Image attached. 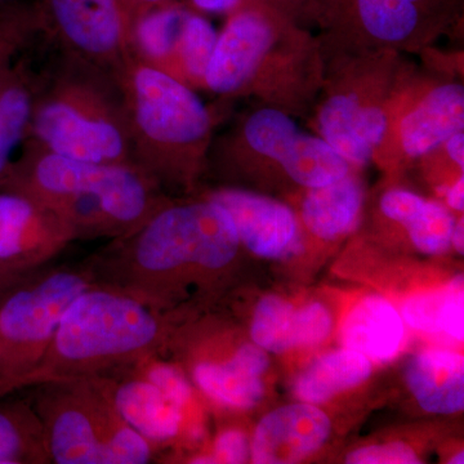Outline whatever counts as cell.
I'll use <instances>...</instances> for the list:
<instances>
[{
  "mask_svg": "<svg viewBox=\"0 0 464 464\" xmlns=\"http://www.w3.org/2000/svg\"><path fill=\"white\" fill-rule=\"evenodd\" d=\"M94 285L84 262L44 266L0 301V396L18 390L41 362L67 308Z\"/></svg>",
  "mask_w": 464,
  "mask_h": 464,
  "instance_id": "obj_10",
  "label": "cell"
},
{
  "mask_svg": "<svg viewBox=\"0 0 464 464\" xmlns=\"http://www.w3.org/2000/svg\"><path fill=\"white\" fill-rule=\"evenodd\" d=\"M347 463L353 464H415L420 463L413 449L402 442L373 445L348 454Z\"/></svg>",
  "mask_w": 464,
  "mask_h": 464,
  "instance_id": "obj_32",
  "label": "cell"
},
{
  "mask_svg": "<svg viewBox=\"0 0 464 464\" xmlns=\"http://www.w3.org/2000/svg\"><path fill=\"white\" fill-rule=\"evenodd\" d=\"M351 167L346 176L328 185L307 188L302 201V221L322 240H335L355 230L364 203V188Z\"/></svg>",
  "mask_w": 464,
  "mask_h": 464,
  "instance_id": "obj_19",
  "label": "cell"
},
{
  "mask_svg": "<svg viewBox=\"0 0 464 464\" xmlns=\"http://www.w3.org/2000/svg\"><path fill=\"white\" fill-rule=\"evenodd\" d=\"M26 137L60 157L134 166L130 121L118 82L74 58L51 85L36 91Z\"/></svg>",
  "mask_w": 464,
  "mask_h": 464,
  "instance_id": "obj_6",
  "label": "cell"
},
{
  "mask_svg": "<svg viewBox=\"0 0 464 464\" xmlns=\"http://www.w3.org/2000/svg\"><path fill=\"white\" fill-rule=\"evenodd\" d=\"M298 311L276 295L259 301L253 315V341L257 346L282 353L297 346Z\"/></svg>",
  "mask_w": 464,
  "mask_h": 464,
  "instance_id": "obj_28",
  "label": "cell"
},
{
  "mask_svg": "<svg viewBox=\"0 0 464 464\" xmlns=\"http://www.w3.org/2000/svg\"><path fill=\"white\" fill-rule=\"evenodd\" d=\"M442 149L447 152L448 157L464 169V133L458 132L449 137L447 141L442 143Z\"/></svg>",
  "mask_w": 464,
  "mask_h": 464,
  "instance_id": "obj_37",
  "label": "cell"
},
{
  "mask_svg": "<svg viewBox=\"0 0 464 464\" xmlns=\"http://www.w3.org/2000/svg\"><path fill=\"white\" fill-rule=\"evenodd\" d=\"M188 12L167 2L140 14L132 29L134 56L169 74Z\"/></svg>",
  "mask_w": 464,
  "mask_h": 464,
  "instance_id": "obj_24",
  "label": "cell"
},
{
  "mask_svg": "<svg viewBox=\"0 0 464 464\" xmlns=\"http://www.w3.org/2000/svg\"><path fill=\"white\" fill-rule=\"evenodd\" d=\"M133 164L159 188L191 185L209 161L213 118L188 84L132 58L118 79Z\"/></svg>",
  "mask_w": 464,
  "mask_h": 464,
  "instance_id": "obj_5",
  "label": "cell"
},
{
  "mask_svg": "<svg viewBox=\"0 0 464 464\" xmlns=\"http://www.w3.org/2000/svg\"><path fill=\"white\" fill-rule=\"evenodd\" d=\"M21 42L20 27L5 20L0 32V188L7 181L14 150L26 139L38 91L21 63H14Z\"/></svg>",
  "mask_w": 464,
  "mask_h": 464,
  "instance_id": "obj_18",
  "label": "cell"
},
{
  "mask_svg": "<svg viewBox=\"0 0 464 464\" xmlns=\"http://www.w3.org/2000/svg\"><path fill=\"white\" fill-rule=\"evenodd\" d=\"M207 198L224 208L240 244L259 257H284L299 246L297 217L285 204L231 188H218Z\"/></svg>",
  "mask_w": 464,
  "mask_h": 464,
  "instance_id": "obj_15",
  "label": "cell"
},
{
  "mask_svg": "<svg viewBox=\"0 0 464 464\" xmlns=\"http://www.w3.org/2000/svg\"><path fill=\"white\" fill-rule=\"evenodd\" d=\"M332 329V316L322 304H311L298 311L297 346L322 343Z\"/></svg>",
  "mask_w": 464,
  "mask_h": 464,
  "instance_id": "obj_31",
  "label": "cell"
},
{
  "mask_svg": "<svg viewBox=\"0 0 464 464\" xmlns=\"http://www.w3.org/2000/svg\"><path fill=\"white\" fill-rule=\"evenodd\" d=\"M0 396V464L52 463L32 402Z\"/></svg>",
  "mask_w": 464,
  "mask_h": 464,
  "instance_id": "obj_22",
  "label": "cell"
},
{
  "mask_svg": "<svg viewBox=\"0 0 464 464\" xmlns=\"http://www.w3.org/2000/svg\"><path fill=\"white\" fill-rule=\"evenodd\" d=\"M244 3H259V5H267L304 27L311 21L313 0H243L241 5Z\"/></svg>",
  "mask_w": 464,
  "mask_h": 464,
  "instance_id": "obj_34",
  "label": "cell"
},
{
  "mask_svg": "<svg viewBox=\"0 0 464 464\" xmlns=\"http://www.w3.org/2000/svg\"><path fill=\"white\" fill-rule=\"evenodd\" d=\"M25 148L0 190L20 192L53 210L76 240L125 237L169 201L132 164L74 160L32 141Z\"/></svg>",
  "mask_w": 464,
  "mask_h": 464,
  "instance_id": "obj_3",
  "label": "cell"
},
{
  "mask_svg": "<svg viewBox=\"0 0 464 464\" xmlns=\"http://www.w3.org/2000/svg\"><path fill=\"white\" fill-rule=\"evenodd\" d=\"M157 356H150L133 366L182 409L191 398L190 384L176 366L159 362Z\"/></svg>",
  "mask_w": 464,
  "mask_h": 464,
  "instance_id": "obj_30",
  "label": "cell"
},
{
  "mask_svg": "<svg viewBox=\"0 0 464 464\" xmlns=\"http://www.w3.org/2000/svg\"><path fill=\"white\" fill-rule=\"evenodd\" d=\"M462 130V82L426 78L409 69L391 100L386 130L373 160L389 166L418 160Z\"/></svg>",
  "mask_w": 464,
  "mask_h": 464,
  "instance_id": "obj_12",
  "label": "cell"
},
{
  "mask_svg": "<svg viewBox=\"0 0 464 464\" xmlns=\"http://www.w3.org/2000/svg\"><path fill=\"white\" fill-rule=\"evenodd\" d=\"M463 237V219H460V221L457 222L456 226H454L453 235H451V243L454 244V246H456V249L460 255H463L464 252Z\"/></svg>",
  "mask_w": 464,
  "mask_h": 464,
  "instance_id": "obj_40",
  "label": "cell"
},
{
  "mask_svg": "<svg viewBox=\"0 0 464 464\" xmlns=\"http://www.w3.org/2000/svg\"><path fill=\"white\" fill-rule=\"evenodd\" d=\"M331 433V420L311 404L284 406L266 415L253 439V462L289 464L313 454Z\"/></svg>",
  "mask_w": 464,
  "mask_h": 464,
  "instance_id": "obj_17",
  "label": "cell"
},
{
  "mask_svg": "<svg viewBox=\"0 0 464 464\" xmlns=\"http://www.w3.org/2000/svg\"><path fill=\"white\" fill-rule=\"evenodd\" d=\"M248 453L246 436L239 431H227L217 439L212 457L198 458L194 463H244Z\"/></svg>",
  "mask_w": 464,
  "mask_h": 464,
  "instance_id": "obj_33",
  "label": "cell"
},
{
  "mask_svg": "<svg viewBox=\"0 0 464 464\" xmlns=\"http://www.w3.org/2000/svg\"><path fill=\"white\" fill-rule=\"evenodd\" d=\"M123 3L136 20L143 12L157 7V5H164L167 0H123Z\"/></svg>",
  "mask_w": 464,
  "mask_h": 464,
  "instance_id": "obj_39",
  "label": "cell"
},
{
  "mask_svg": "<svg viewBox=\"0 0 464 464\" xmlns=\"http://www.w3.org/2000/svg\"><path fill=\"white\" fill-rule=\"evenodd\" d=\"M191 3L199 11L209 14H231L240 7L243 0H191Z\"/></svg>",
  "mask_w": 464,
  "mask_h": 464,
  "instance_id": "obj_36",
  "label": "cell"
},
{
  "mask_svg": "<svg viewBox=\"0 0 464 464\" xmlns=\"http://www.w3.org/2000/svg\"><path fill=\"white\" fill-rule=\"evenodd\" d=\"M402 315L411 328L429 333L445 332L457 341L464 338L463 276L451 280L447 288L409 298Z\"/></svg>",
  "mask_w": 464,
  "mask_h": 464,
  "instance_id": "obj_25",
  "label": "cell"
},
{
  "mask_svg": "<svg viewBox=\"0 0 464 464\" xmlns=\"http://www.w3.org/2000/svg\"><path fill=\"white\" fill-rule=\"evenodd\" d=\"M215 27L201 14L188 12L174 54L169 75L188 87H204L208 66L215 52Z\"/></svg>",
  "mask_w": 464,
  "mask_h": 464,
  "instance_id": "obj_27",
  "label": "cell"
},
{
  "mask_svg": "<svg viewBox=\"0 0 464 464\" xmlns=\"http://www.w3.org/2000/svg\"><path fill=\"white\" fill-rule=\"evenodd\" d=\"M323 79L319 39L267 5L244 3L218 34L204 87L304 116L313 112Z\"/></svg>",
  "mask_w": 464,
  "mask_h": 464,
  "instance_id": "obj_2",
  "label": "cell"
},
{
  "mask_svg": "<svg viewBox=\"0 0 464 464\" xmlns=\"http://www.w3.org/2000/svg\"><path fill=\"white\" fill-rule=\"evenodd\" d=\"M454 226L456 221L447 208L438 201L426 200L404 228L415 248L427 255H441L450 246Z\"/></svg>",
  "mask_w": 464,
  "mask_h": 464,
  "instance_id": "obj_29",
  "label": "cell"
},
{
  "mask_svg": "<svg viewBox=\"0 0 464 464\" xmlns=\"http://www.w3.org/2000/svg\"><path fill=\"white\" fill-rule=\"evenodd\" d=\"M54 35L76 61L118 82L134 57V17L123 0H45Z\"/></svg>",
  "mask_w": 464,
  "mask_h": 464,
  "instance_id": "obj_13",
  "label": "cell"
},
{
  "mask_svg": "<svg viewBox=\"0 0 464 464\" xmlns=\"http://www.w3.org/2000/svg\"><path fill=\"white\" fill-rule=\"evenodd\" d=\"M209 151L226 163L273 168L306 190L346 176L353 167L322 137L302 130L292 115L264 105L213 140Z\"/></svg>",
  "mask_w": 464,
  "mask_h": 464,
  "instance_id": "obj_11",
  "label": "cell"
},
{
  "mask_svg": "<svg viewBox=\"0 0 464 464\" xmlns=\"http://www.w3.org/2000/svg\"><path fill=\"white\" fill-rule=\"evenodd\" d=\"M75 240L53 210L20 192L0 190V261L38 270Z\"/></svg>",
  "mask_w": 464,
  "mask_h": 464,
  "instance_id": "obj_14",
  "label": "cell"
},
{
  "mask_svg": "<svg viewBox=\"0 0 464 464\" xmlns=\"http://www.w3.org/2000/svg\"><path fill=\"white\" fill-rule=\"evenodd\" d=\"M371 373L368 357L347 348L334 351L308 366L295 383V393L308 404H320L362 383Z\"/></svg>",
  "mask_w": 464,
  "mask_h": 464,
  "instance_id": "obj_23",
  "label": "cell"
},
{
  "mask_svg": "<svg viewBox=\"0 0 464 464\" xmlns=\"http://www.w3.org/2000/svg\"><path fill=\"white\" fill-rule=\"evenodd\" d=\"M191 374L197 386L219 404L248 409L264 398L261 377L244 368L237 360V351L226 364L194 362Z\"/></svg>",
  "mask_w": 464,
  "mask_h": 464,
  "instance_id": "obj_26",
  "label": "cell"
},
{
  "mask_svg": "<svg viewBox=\"0 0 464 464\" xmlns=\"http://www.w3.org/2000/svg\"><path fill=\"white\" fill-rule=\"evenodd\" d=\"M448 206L457 212H463L464 209V177L460 174L453 185L448 186L444 192Z\"/></svg>",
  "mask_w": 464,
  "mask_h": 464,
  "instance_id": "obj_38",
  "label": "cell"
},
{
  "mask_svg": "<svg viewBox=\"0 0 464 464\" xmlns=\"http://www.w3.org/2000/svg\"><path fill=\"white\" fill-rule=\"evenodd\" d=\"M169 337L163 311L121 290L92 286L67 308L41 362L18 390L139 364L160 353Z\"/></svg>",
  "mask_w": 464,
  "mask_h": 464,
  "instance_id": "obj_4",
  "label": "cell"
},
{
  "mask_svg": "<svg viewBox=\"0 0 464 464\" xmlns=\"http://www.w3.org/2000/svg\"><path fill=\"white\" fill-rule=\"evenodd\" d=\"M39 270V268H38ZM36 270L18 267V266L5 264L0 261V301L11 292L14 286L24 282L27 276H30Z\"/></svg>",
  "mask_w": 464,
  "mask_h": 464,
  "instance_id": "obj_35",
  "label": "cell"
},
{
  "mask_svg": "<svg viewBox=\"0 0 464 464\" xmlns=\"http://www.w3.org/2000/svg\"><path fill=\"white\" fill-rule=\"evenodd\" d=\"M125 422L154 447L179 435L182 409L134 366L99 375Z\"/></svg>",
  "mask_w": 464,
  "mask_h": 464,
  "instance_id": "obj_16",
  "label": "cell"
},
{
  "mask_svg": "<svg viewBox=\"0 0 464 464\" xmlns=\"http://www.w3.org/2000/svg\"><path fill=\"white\" fill-rule=\"evenodd\" d=\"M5 2V0H0V3Z\"/></svg>",
  "mask_w": 464,
  "mask_h": 464,
  "instance_id": "obj_43",
  "label": "cell"
},
{
  "mask_svg": "<svg viewBox=\"0 0 464 464\" xmlns=\"http://www.w3.org/2000/svg\"><path fill=\"white\" fill-rule=\"evenodd\" d=\"M458 20L456 0H313L323 53L429 50Z\"/></svg>",
  "mask_w": 464,
  "mask_h": 464,
  "instance_id": "obj_9",
  "label": "cell"
},
{
  "mask_svg": "<svg viewBox=\"0 0 464 464\" xmlns=\"http://www.w3.org/2000/svg\"><path fill=\"white\" fill-rule=\"evenodd\" d=\"M406 383L424 411L453 414L464 406V360L450 351H427L406 366Z\"/></svg>",
  "mask_w": 464,
  "mask_h": 464,
  "instance_id": "obj_20",
  "label": "cell"
},
{
  "mask_svg": "<svg viewBox=\"0 0 464 464\" xmlns=\"http://www.w3.org/2000/svg\"><path fill=\"white\" fill-rule=\"evenodd\" d=\"M404 340V324L398 311L380 295H371L344 320L342 341L347 350L356 351L375 362H387L398 353Z\"/></svg>",
  "mask_w": 464,
  "mask_h": 464,
  "instance_id": "obj_21",
  "label": "cell"
},
{
  "mask_svg": "<svg viewBox=\"0 0 464 464\" xmlns=\"http://www.w3.org/2000/svg\"><path fill=\"white\" fill-rule=\"evenodd\" d=\"M463 458H464V453L463 451H460L459 454H457L456 457L453 458V459L450 460V463L451 464H462L464 463V460H463Z\"/></svg>",
  "mask_w": 464,
  "mask_h": 464,
  "instance_id": "obj_41",
  "label": "cell"
},
{
  "mask_svg": "<svg viewBox=\"0 0 464 464\" xmlns=\"http://www.w3.org/2000/svg\"><path fill=\"white\" fill-rule=\"evenodd\" d=\"M52 463L145 464L152 445L130 426L110 398L102 377L33 386Z\"/></svg>",
  "mask_w": 464,
  "mask_h": 464,
  "instance_id": "obj_8",
  "label": "cell"
},
{
  "mask_svg": "<svg viewBox=\"0 0 464 464\" xmlns=\"http://www.w3.org/2000/svg\"><path fill=\"white\" fill-rule=\"evenodd\" d=\"M240 240L230 215L210 199L168 201L137 230L85 259L96 285L166 313L182 286L230 267Z\"/></svg>",
  "mask_w": 464,
  "mask_h": 464,
  "instance_id": "obj_1",
  "label": "cell"
},
{
  "mask_svg": "<svg viewBox=\"0 0 464 464\" xmlns=\"http://www.w3.org/2000/svg\"><path fill=\"white\" fill-rule=\"evenodd\" d=\"M3 27H5V23H3V20L0 21V32H2Z\"/></svg>",
  "mask_w": 464,
  "mask_h": 464,
  "instance_id": "obj_42",
  "label": "cell"
},
{
  "mask_svg": "<svg viewBox=\"0 0 464 464\" xmlns=\"http://www.w3.org/2000/svg\"><path fill=\"white\" fill-rule=\"evenodd\" d=\"M323 54V85L313 110L319 137L351 166H368L383 139L391 100L411 67L393 51Z\"/></svg>",
  "mask_w": 464,
  "mask_h": 464,
  "instance_id": "obj_7",
  "label": "cell"
}]
</instances>
